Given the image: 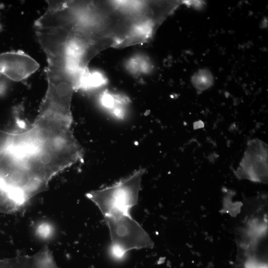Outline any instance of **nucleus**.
I'll return each mask as SVG.
<instances>
[{
    "label": "nucleus",
    "mask_w": 268,
    "mask_h": 268,
    "mask_svg": "<svg viewBox=\"0 0 268 268\" xmlns=\"http://www.w3.org/2000/svg\"><path fill=\"white\" fill-rule=\"evenodd\" d=\"M144 172L140 169L112 186L86 194L104 217L110 235L111 253L118 259L129 251L154 246L149 235L130 214L131 209L138 203Z\"/></svg>",
    "instance_id": "f257e3e1"
},
{
    "label": "nucleus",
    "mask_w": 268,
    "mask_h": 268,
    "mask_svg": "<svg viewBox=\"0 0 268 268\" xmlns=\"http://www.w3.org/2000/svg\"><path fill=\"white\" fill-rule=\"evenodd\" d=\"M2 29V25H1V23L0 22V31H1Z\"/></svg>",
    "instance_id": "9d476101"
},
{
    "label": "nucleus",
    "mask_w": 268,
    "mask_h": 268,
    "mask_svg": "<svg viewBox=\"0 0 268 268\" xmlns=\"http://www.w3.org/2000/svg\"><path fill=\"white\" fill-rule=\"evenodd\" d=\"M53 231L51 225L47 222L41 223L38 226L36 232L39 236L42 238H49Z\"/></svg>",
    "instance_id": "0eeeda50"
},
{
    "label": "nucleus",
    "mask_w": 268,
    "mask_h": 268,
    "mask_svg": "<svg viewBox=\"0 0 268 268\" xmlns=\"http://www.w3.org/2000/svg\"><path fill=\"white\" fill-rule=\"evenodd\" d=\"M224 210L235 215L240 209L239 203H234L231 201L230 197H226L224 201Z\"/></svg>",
    "instance_id": "6e6552de"
},
{
    "label": "nucleus",
    "mask_w": 268,
    "mask_h": 268,
    "mask_svg": "<svg viewBox=\"0 0 268 268\" xmlns=\"http://www.w3.org/2000/svg\"><path fill=\"white\" fill-rule=\"evenodd\" d=\"M0 268H59L50 250L45 246L32 255L0 260Z\"/></svg>",
    "instance_id": "39448f33"
},
{
    "label": "nucleus",
    "mask_w": 268,
    "mask_h": 268,
    "mask_svg": "<svg viewBox=\"0 0 268 268\" xmlns=\"http://www.w3.org/2000/svg\"><path fill=\"white\" fill-rule=\"evenodd\" d=\"M4 87V84L2 81L0 80V90H2L3 88Z\"/></svg>",
    "instance_id": "1a4fd4ad"
},
{
    "label": "nucleus",
    "mask_w": 268,
    "mask_h": 268,
    "mask_svg": "<svg viewBox=\"0 0 268 268\" xmlns=\"http://www.w3.org/2000/svg\"><path fill=\"white\" fill-rule=\"evenodd\" d=\"M192 82L197 90L202 91L209 88L212 85L213 79L208 70L201 69L194 74Z\"/></svg>",
    "instance_id": "423d86ee"
},
{
    "label": "nucleus",
    "mask_w": 268,
    "mask_h": 268,
    "mask_svg": "<svg viewBox=\"0 0 268 268\" xmlns=\"http://www.w3.org/2000/svg\"><path fill=\"white\" fill-rule=\"evenodd\" d=\"M236 175L239 178L256 182L268 180V147L263 141L253 139L249 141Z\"/></svg>",
    "instance_id": "7ed1b4c3"
},
{
    "label": "nucleus",
    "mask_w": 268,
    "mask_h": 268,
    "mask_svg": "<svg viewBox=\"0 0 268 268\" xmlns=\"http://www.w3.org/2000/svg\"><path fill=\"white\" fill-rule=\"evenodd\" d=\"M72 122V115L39 108L29 127L12 133L16 152L24 161L36 162L77 153L81 147L71 129Z\"/></svg>",
    "instance_id": "f03ea898"
},
{
    "label": "nucleus",
    "mask_w": 268,
    "mask_h": 268,
    "mask_svg": "<svg viewBox=\"0 0 268 268\" xmlns=\"http://www.w3.org/2000/svg\"><path fill=\"white\" fill-rule=\"evenodd\" d=\"M39 67L37 61L22 51L0 54V73L12 81L27 78Z\"/></svg>",
    "instance_id": "20e7f679"
}]
</instances>
